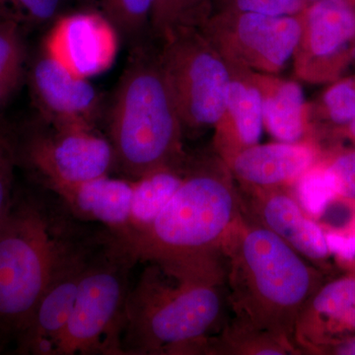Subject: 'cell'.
<instances>
[{
	"label": "cell",
	"instance_id": "obj_1",
	"mask_svg": "<svg viewBox=\"0 0 355 355\" xmlns=\"http://www.w3.org/2000/svg\"><path fill=\"white\" fill-rule=\"evenodd\" d=\"M221 256L236 319L300 352L296 331L306 304L320 287L317 270L242 209L226 231Z\"/></svg>",
	"mask_w": 355,
	"mask_h": 355
},
{
	"label": "cell",
	"instance_id": "obj_2",
	"mask_svg": "<svg viewBox=\"0 0 355 355\" xmlns=\"http://www.w3.org/2000/svg\"><path fill=\"white\" fill-rule=\"evenodd\" d=\"M148 265L128 296L123 354H205L229 305L224 268Z\"/></svg>",
	"mask_w": 355,
	"mask_h": 355
},
{
	"label": "cell",
	"instance_id": "obj_3",
	"mask_svg": "<svg viewBox=\"0 0 355 355\" xmlns=\"http://www.w3.org/2000/svg\"><path fill=\"white\" fill-rule=\"evenodd\" d=\"M181 132L160 57H154L144 42L135 44L109 114L114 168L133 180L157 170H176L183 157Z\"/></svg>",
	"mask_w": 355,
	"mask_h": 355
},
{
	"label": "cell",
	"instance_id": "obj_4",
	"mask_svg": "<svg viewBox=\"0 0 355 355\" xmlns=\"http://www.w3.org/2000/svg\"><path fill=\"white\" fill-rule=\"evenodd\" d=\"M241 200L218 173L197 169L183 178L169 202L127 244L137 261L169 268H222L221 244Z\"/></svg>",
	"mask_w": 355,
	"mask_h": 355
},
{
	"label": "cell",
	"instance_id": "obj_5",
	"mask_svg": "<svg viewBox=\"0 0 355 355\" xmlns=\"http://www.w3.org/2000/svg\"><path fill=\"white\" fill-rule=\"evenodd\" d=\"M35 198H14L0 226V347L25 330L81 231Z\"/></svg>",
	"mask_w": 355,
	"mask_h": 355
},
{
	"label": "cell",
	"instance_id": "obj_6",
	"mask_svg": "<svg viewBox=\"0 0 355 355\" xmlns=\"http://www.w3.org/2000/svg\"><path fill=\"white\" fill-rule=\"evenodd\" d=\"M137 263L127 244L108 229L97 234L55 355H125L121 338L130 270Z\"/></svg>",
	"mask_w": 355,
	"mask_h": 355
},
{
	"label": "cell",
	"instance_id": "obj_7",
	"mask_svg": "<svg viewBox=\"0 0 355 355\" xmlns=\"http://www.w3.org/2000/svg\"><path fill=\"white\" fill-rule=\"evenodd\" d=\"M161 64L171 88L182 123L193 127L216 125L226 112L230 77L225 64L193 29L166 38Z\"/></svg>",
	"mask_w": 355,
	"mask_h": 355
},
{
	"label": "cell",
	"instance_id": "obj_8",
	"mask_svg": "<svg viewBox=\"0 0 355 355\" xmlns=\"http://www.w3.org/2000/svg\"><path fill=\"white\" fill-rule=\"evenodd\" d=\"M17 150L44 187L89 181L114 168L111 142L95 128H60L41 121L17 142Z\"/></svg>",
	"mask_w": 355,
	"mask_h": 355
},
{
	"label": "cell",
	"instance_id": "obj_9",
	"mask_svg": "<svg viewBox=\"0 0 355 355\" xmlns=\"http://www.w3.org/2000/svg\"><path fill=\"white\" fill-rule=\"evenodd\" d=\"M95 235L81 233L60 261L25 330L16 340L22 354L55 355L94 247Z\"/></svg>",
	"mask_w": 355,
	"mask_h": 355
},
{
	"label": "cell",
	"instance_id": "obj_10",
	"mask_svg": "<svg viewBox=\"0 0 355 355\" xmlns=\"http://www.w3.org/2000/svg\"><path fill=\"white\" fill-rule=\"evenodd\" d=\"M29 83L42 121L60 128H96L103 101L87 78L72 73L42 51L30 70Z\"/></svg>",
	"mask_w": 355,
	"mask_h": 355
},
{
	"label": "cell",
	"instance_id": "obj_11",
	"mask_svg": "<svg viewBox=\"0 0 355 355\" xmlns=\"http://www.w3.org/2000/svg\"><path fill=\"white\" fill-rule=\"evenodd\" d=\"M51 24L43 51L72 73L88 79L113 65L120 35L99 11L60 15Z\"/></svg>",
	"mask_w": 355,
	"mask_h": 355
},
{
	"label": "cell",
	"instance_id": "obj_12",
	"mask_svg": "<svg viewBox=\"0 0 355 355\" xmlns=\"http://www.w3.org/2000/svg\"><path fill=\"white\" fill-rule=\"evenodd\" d=\"M251 197H240L243 211L272 231L301 256L324 263L331 252L324 229L301 207L296 198L277 188L249 187ZM240 196V195H239Z\"/></svg>",
	"mask_w": 355,
	"mask_h": 355
},
{
	"label": "cell",
	"instance_id": "obj_13",
	"mask_svg": "<svg viewBox=\"0 0 355 355\" xmlns=\"http://www.w3.org/2000/svg\"><path fill=\"white\" fill-rule=\"evenodd\" d=\"M77 219L99 222L121 240L130 235L132 181L109 175L72 184L46 186Z\"/></svg>",
	"mask_w": 355,
	"mask_h": 355
},
{
	"label": "cell",
	"instance_id": "obj_14",
	"mask_svg": "<svg viewBox=\"0 0 355 355\" xmlns=\"http://www.w3.org/2000/svg\"><path fill=\"white\" fill-rule=\"evenodd\" d=\"M314 153L304 144H280L248 146L236 155V177L254 188H277L298 180L314 162Z\"/></svg>",
	"mask_w": 355,
	"mask_h": 355
},
{
	"label": "cell",
	"instance_id": "obj_15",
	"mask_svg": "<svg viewBox=\"0 0 355 355\" xmlns=\"http://www.w3.org/2000/svg\"><path fill=\"white\" fill-rule=\"evenodd\" d=\"M309 324L307 345H317L318 350L333 340L334 336L355 334V275L328 282L319 287L306 304L297 330ZM334 342V340H333Z\"/></svg>",
	"mask_w": 355,
	"mask_h": 355
},
{
	"label": "cell",
	"instance_id": "obj_16",
	"mask_svg": "<svg viewBox=\"0 0 355 355\" xmlns=\"http://www.w3.org/2000/svg\"><path fill=\"white\" fill-rule=\"evenodd\" d=\"M238 38L266 64L282 67L297 48L302 26L295 15L238 12Z\"/></svg>",
	"mask_w": 355,
	"mask_h": 355
},
{
	"label": "cell",
	"instance_id": "obj_17",
	"mask_svg": "<svg viewBox=\"0 0 355 355\" xmlns=\"http://www.w3.org/2000/svg\"><path fill=\"white\" fill-rule=\"evenodd\" d=\"M311 50L328 57L355 34V12L347 0H316L306 11Z\"/></svg>",
	"mask_w": 355,
	"mask_h": 355
},
{
	"label": "cell",
	"instance_id": "obj_18",
	"mask_svg": "<svg viewBox=\"0 0 355 355\" xmlns=\"http://www.w3.org/2000/svg\"><path fill=\"white\" fill-rule=\"evenodd\" d=\"M183 178L176 170L163 169L133 180L128 238L155 220L181 186Z\"/></svg>",
	"mask_w": 355,
	"mask_h": 355
},
{
	"label": "cell",
	"instance_id": "obj_19",
	"mask_svg": "<svg viewBox=\"0 0 355 355\" xmlns=\"http://www.w3.org/2000/svg\"><path fill=\"white\" fill-rule=\"evenodd\" d=\"M304 96L297 83H286L263 100V123L275 139L295 144L302 137Z\"/></svg>",
	"mask_w": 355,
	"mask_h": 355
},
{
	"label": "cell",
	"instance_id": "obj_20",
	"mask_svg": "<svg viewBox=\"0 0 355 355\" xmlns=\"http://www.w3.org/2000/svg\"><path fill=\"white\" fill-rule=\"evenodd\" d=\"M205 354H298L270 334L252 328L240 320L223 329L221 335L210 336Z\"/></svg>",
	"mask_w": 355,
	"mask_h": 355
},
{
	"label": "cell",
	"instance_id": "obj_21",
	"mask_svg": "<svg viewBox=\"0 0 355 355\" xmlns=\"http://www.w3.org/2000/svg\"><path fill=\"white\" fill-rule=\"evenodd\" d=\"M23 30L15 21L0 18V112L24 79L27 48Z\"/></svg>",
	"mask_w": 355,
	"mask_h": 355
},
{
	"label": "cell",
	"instance_id": "obj_22",
	"mask_svg": "<svg viewBox=\"0 0 355 355\" xmlns=\"http://www.w3.org/2000/svg\"><path fill=\"white\" fill-rule=\"evenodd\" d=\"M226 111L234 121L240 141L246 147L258 144L263 125V99L260 91L239 81H231Z\"/></svg>",
	"mask_w": 355,
	"mask_h": 355
},
{
	"label": "cell",
	"instance_id": "obj_23",
	"mask_svg": "<svg viewBox=\"0 0 355 355\" xmlns=\"http://www.w3.org/2000/svg\"><path fill=\"white\" fill-rule=\"evenodd\" d=\"M105 17L121 38L135 46L142 43L147 26L151 23L156 0H95Z\"/></svg>",
	"mask_w": 355,
	"mask_h": 355
},
{
	"label": "cell",
	"instance_id": "obj_24",
	"mask_svg": "<svg viewBox=\"0 0 355 355\" xmlns=\"http://www.w3.org/2000/svg\"><path fill=\"white\" fill-rule=\"evenodd\" d=\"M207 4L209 0H156L150 24L165 38L193 29L207 13Z\"/></svg>",
	"mask_w": 355,
	"mask_h": 355
},
{
	"label": "cell",
	"instance_id": "obj_25",
	"mask_svg": "<svg viewBox=\"0 0 355 355\" xmlns=\"http://www.w3.org/2000/svg\"><path fill=\"white\" fill-rule=\"evenodd\" d=\"M297 198L302 209L309 216H319L327 205L336 198L333 181L326 166L311 167L301 175L296 187Z\"/></svg>",
	"mask_w": 355,
	"mask_h": 355
},
{
	"label": "cell",
	"instance_id": "obj_26",
	"mask_svg": "<svg viewBox=\"0 0 355 355\" xmlns=\"http://www.w3.org/2000/svg\"><path fill=\"white\" fill-rule=\"evenodd\" d=\"M65 0H0V18L15 21L23 28L40 27L60 16Z\"/></svg>",
	"mask_w": 355,
	"mask_h": 355
},
{
	"label": "cell",
	"instance_id": "obj_27",
	"mask_svg": "<svg viewBox=\"0 0 355 355\" xmlns=\"http://www.w3.org/2000/svg\"><path fill=\"white\" fill-rule=\"evenodd\" d=\"M17 141L0 125V226L14 202V171L17 164Z\"/></svg>",
	"mask_w": 355,
	"mask_h": 355
},
{
	"label": "cell",
	"instance_id": "obj_28",
	"mask_svg": "<svg viewBox=\"0 0 355 355\" xmlns=\"http://www.w3.org/2000/svg\"><path fill=\"white\" fill-rule=\"evenodd\" d=\"M336 198L355 202V151L338 156L326 166Z\"/></svg>",
	"mask_w": 355,
	"mask_h": 355
},
{
	"label": "cell",
	"instance_id": "obj_29",
	"mask_svg": "<svg viewBox=\"0 0 355 355\" xmlns=\"http://www.w3.org/2000/svg\"><path fill=\"white\" fill-rule=\"evenodd\" d=\"M236 12L266 15H297L304 10L305 0H228Z\"/></svg>",
	"mask_w": 355,
	"mask_h": 355
},
{
	"label": "cell",
	"instance_id": "obj_30",
	"mask_svg": "<svg viewBox=\"0 0 355 355\" xmlns=\"http://www.w3.org/2000/svg\"><path fill=\"white\" fill-rule=\"evenodd\" d=\"M324 103L331 120L336 123H352L355 120V87L340 83L324 95Z\"/></svg>",
	"mask_w": 355,
	"mask_h": 355
},
{
	"label": "cell",
	"instance_id": "obj_31",
	"mask_svg": "<svg viewBox=\"0 0 355 355\" xmlns=\"http://www.w3.org/2000/svg\"><path fill=\"white\" fill-rule=\"evenodd\" d=\"M320 352H329L331 354L355 355V336H347L342 340L329 343Z\"/></svg>",
	"mask_w": 355,
	"mask_h": 355
},
{
	"label": "cell",
	"instance_id": "obj_32",
	"mask_svg": "<svg viewBox=\"0 0 355 355\" xmlns=\"http://www.w3.org/2000/svg\"><path fill=\"white\" fill-rule=\"evenodd\" d=\"M349 261H350V263H352V265H350V266H352V272H354L352 273H354V275H355V254L354 257H352V259H350Z\"/></svg>",
	"mask_w": 355,
	"mask_h": 355
},
{
	"label": "cell",
	"instance_id": "obj_33",
	"mask_svg": "<svg viewBox=\"0 0 355 355\" xmlns=\"http://www.w3.org/2000/svg\"><path fill=\"white\" fill-rule=\"evenodd\" d=\"M350 132H352L355 137V120L352 121V123H350Z\"/></svg>",
	"mask_w": 355,
	"mask_h": 355
},
{
	"label": "cell",
	"instance_id": "obj_34",
	"mask_svg": "<svg viewBox=\"0 0 355 355\" xmlns=\"http://www.w3.org/2000/svg\"><path fill=\"white\" fill-rule=\"evenodd\" d=\"M305 1H316V0H305Z\"/></svg>",
	"mask_w": 355,
	"mask_h": 355
},
{
	"label": "cell",
	"instance_id": "obj_35",
	"mask_svg": "<svg viewBox=\"0 0 355 355\" xmlns=\"http://www.w3.org/2000/svg\"><path fill=\"white\" fill-rule=\"evenodd\" d=\"M1 350H2V349H1V347H0V352H1Z\"/></svg>",
	"mask_w": 355,
	"mask_h": 355
}]
</instances>
